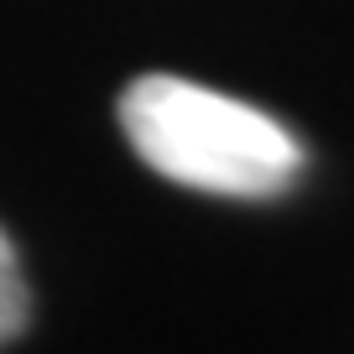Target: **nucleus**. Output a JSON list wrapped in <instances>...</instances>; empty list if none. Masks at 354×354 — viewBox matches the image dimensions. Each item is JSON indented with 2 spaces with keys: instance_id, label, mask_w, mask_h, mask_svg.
<instances>
[{
  "instance_id": "nucleus-1",
  "label": "nucleus",
  "mask_w": 354,
  "mask_h": 354,
  "mask_svg": "<svg viewBox=\"0 0 354 354\" xmlns=\"http://www.w3.org/2000/svg\"><path fill=\"white\" fill-rule=\"evenodd\" d=\"M120 131L156 177L214 198H281L302 177V146L281 120L177 73L125 88Z\"/></svg>"
},
{
  "instance_id": "nucleus-2",
  "label": "nucleus",
  "mask_w": 354,
  "mask_h": 354,
  "mask_svg": "<svg viewBox=\"0 0 354 354\" xmlns=\"http://www.w3.org/2000/svg\"><path fill=\"white\" fill-rule=\"evenodd\" d=\"M26 318H32V292H26V277H21V266H16L11 240L0 230V349L26 328Z\"/></svg>"
}]
</instances>
